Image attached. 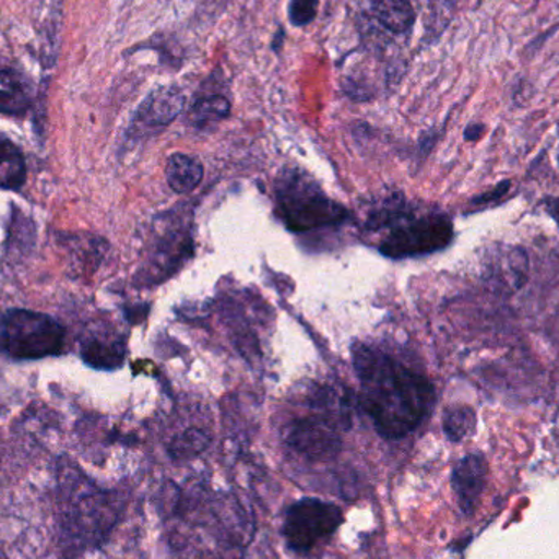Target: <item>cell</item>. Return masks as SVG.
I'll list each match as a JSON object with an SVG mask.
<instances>
[{
	"mask_svg": "<svg viewBox=\"0 0 559 559\" xmlns=\"http://www.w3.org/2000/svg\"><path fill=\"white\" fill-rule=\"evenodd\" d=\"M476 429V414L468 406H452L443 414V432L452 442H462Z\"/></svg>",
	"mask_w": 559,
	"mask_h": 559,
	"instance_id": "obj_16",
	"label": "cell"
},
{
	"mask_svg": "<svg viewBox=\"0 0 559 559\" xmlns=\"http://www.w3.org/2000/svg\"><path fill=\"white\" fill-rule=\"evenodd\" d=\"M61 522L59 535L66 558H75L92 545L100 544L115 521L114 506L105 492L78 489V498L61 489Z\"/></svg>",
	"mask_w": 559,
	"mask_h": 559,
	"instance_id": "obj_3",
	"label": "cell"
},
{
	"mask_svg": "<svg viewBox=\"0 0 559 559\" xmlns=\"http://www.w3.org/2000/svg\"><path fill=\"white\" fill-rule=\"evenodd\" d=\"M509 187H511V182H502L501 186L496 187V190L492 192L485 193V195L476 197L473 200V203L476 205H483V203L496 202V200L502 199V197L508 193Z\"/></svg>",
	"mask_w": 559,
	"mask_h": 559,
	"instance_id": "obj_19",
	"label": "cell"
},
{
	"mask_svg": "<svg viewBox=\"0 0 559 559\" xmlns=\"http://www.w3.org/2000/svg\"><path fill=\"white\" fill-rule=\"evenodd\" d=\"M32 107L28 87L25 81L10 69L0 71V114L9 117H22Z\"/></svg>",
	"mask_w": 559,
	"mask_h": 559,
	"instance_id": "obj_13",
	"label": "cell"
},
{
	"mask_svg": "<svg viewBox=\"0 0 559 559\" xmlns=\"http://www.w3.org/2000/svg\"><path fill=\"white\" fill-rule=\"evenodd\" d=\"M278 213L292 231L334 226L347 218L344 206L328 199L305 174L289 170L277 183Z\"/></svg>",
	"mask_w": 559,
	"mask_h": 559,
	"instance_id": "obj_4",
	"label": "cell"
},
{
	"mask_svg": "<svg viewBox=\"0 0 559 559\" xmlns=\"http://www.w3.org/2000/svg\"><path fill=\"white\" fill-rule=\"evenodd\" d=\"M210 443H212V437L205 430L192 427L170 442L169 455L174 460L195 459L209 449Z\"/></svg>",
	"mask_w": 559,
	"mask_h": 559,
	"instance_id": "obj_17",
	"label": "cell"
},
{
	"mask_svg": "<svg viewBox=\"0 0 559 559\" xmlns=\"http://www.w3.org/2000/svg\"><path fill=\"white\" fill-rule=\"evenodd\" d=\"M488 478V463L483 455H468L456 463L453 469L452 483L460 508L466 515L472 514L485 491Z\"/></svg>",
	"mask_w": 559,
	"mask_h": 559,
	"instance_id": "obj_8",
	"label": "cell"
},
{
	"mask_svg": "<svg viewBox=\"0 0 559 559\" xmlns=\"http://www.w3.org/2000/svg\"><path fill=\"white\" fill-rule=\"evenodd\" d=\"M285 29L280 26L277 33H275L274 41H272V49H274L275 52L282 51L283 43H285Z\"/></svg>",
	"mask_w": 559,
	"mask_h": 559,
	"instance_id": "obj_22",
	"label": "cell"
},
{
	"mask_svg": "<svg viewBox=\"0 0 559 559\" xmlns=\"http://www.w3.org/2000/svg\"><path fill=\"white\" fill-rule=\"evenodd\" d=\"M371 229H386L380 251L388 258L403 259L442 251L453 239L452 222L443 213H417L403 203L373 215Z\"/></svg>",
	"mask_w": 559,
	"mask_h": 559,
	"instance_id": "obj_2",
	"label": "cell"
},
{
	"mask_svg": "<svg viewBox=\"0 0 559 559\" xmlns=\"http://www.w3.org/2000/svg\"><path fill=\"white\" fill-rule=\"evenodd\" d=\"M186 108V95L176 85H164L144 98L138 108L136 120L150 128L173 123Z\"/></svg>",
	"mask_w": 559,
	"mask_h": 559,
	"instance_id": "obj_9",
	"label": "cell"
},
{
	"mask_svg": "<svg viewBox=\"0 0 559 559\" xmlns=\"http://www.w3.org/2000/svg\"><path fill=\"white\" fill-rule=\"evenodd\" d=\"M82 357L98 370H115L124 360V345L111 335L92 334L82 342Z\"/></svg>",
	"mask_w": 559,
	"mask_h": 559,
	"instance_id": "obj_10",
	"label": "cell"
},
{
	"mask_svg": "<svg viewBox=\"0 0 559 559\" xmlns=\"http://www.w3.org/2000/svg\"><path fill=\"white\" fill-rule=\"evenodd\" d=\"M25 157L13 141L0 134V189L16 190L25 183Z\"/></svg>",
	"mask_w": 559,
	"mask_h": 559,
	"instance_id": "obj_14",
	"label": "cell"
},
{
	"mask_svg": "<svg viewBox=\"0 0 559 559\" xmlns=\"http://www.w3.org/2000/svg\"><path fill=\"white\" fill-rule=\"evenodd\" d=\"M344 521L341 509L319 499H301L286 512L283 535L295 551H309L319 540L334 534Z\"/></svg>",
	"mask_w": 559,
	"mask_h": 559,
	"instance_id": "obj_6",
	"label": "cell"
},
{
	"mask_svg": "<svg viewBox=\"0 0 559 559\" xmlns=\"http://www.w3.org/2000/svg\"><path fill=\"white\" fill-rule=\"evenodd\" d=\"M286 443L308 460H331L342 450L337 426L324 417H308L292 424Z\"/></svg>",
	"mask_w": 559,
	"mask_h": 559,
	"instance_id": "obj_7",
	"label": "cell"
},
{
	"mask_svg": "<svg viewBox=\"0 0 559 559\" xmlns=\"http://www.w3.org/2000/svg\"><path fill=\"white\" fill-rule=\"evenodd\" d=\"M352 360L361 383V406L381 437L403 439L429 416L436 391L427 378L364 344L354 345Z\"/></svg>",
	"mask_w": 559,
	"mask_h": 559,
	"instance_id": "obj_1",
	"label": "cell"
},
{
	"mask_svg": "<svg viewBox=\"0 0 559 559\" xmlns=\"http://www.w3.org/2000/svg\"><path fill=\"white\" fill-rule=\"evenodd\" d=\"M319 0H289L288 19L292 25L306 26L318 16Z\"/></svg>",
	"mask_w": 559,
	"mask_h": 559,
	"instance_id": "obj_18",
	"label": "cell"
},
{
	"mask_svg": "<svg viewBox=\"0 0 559 559\" xmlns=\"http://www.w3.org/2000/svg\"><path fill=\"white\" fill-rule=\"evenodd\" d=\"M229 114H231V104L228 98L223 95H210V97L200 98L190 108L189 118L197 128H205L209 124L226 120Z\"/></svg>",
	"mask_w": 559,
	"mask_h": 559,
	"instance_id": "obj_15",
	"label": "cell"
},
{
	"mask_svg": "<svg viewBox=\"0 0 559 559\" xmlns=\"http://www.w3.org/2000/svg\"><path fill=\"white\" fill-rule=\"evenodd\" d=\"M166 179L179 195L192 192L203 179V164L189 154H173L167 160Z\"/></svg>",
	"mask_w": 559,
	"mask_h": 559,
	"instance_id": "obj_12",
	"label": "cell"
},
{
	"mask_svg": "<svg viewBox=\"0 0 559 559\" xmlns=\"http://www.w3.org/2000/svg\"><path fill=\"white\" fill-rule=\"evenodd\" d=\"M545 205H547V212L550 213L551 218H554L559 226V199H548Z\"/></svg>",
	"mask_w": 559,
	"mask_h": 559,
	"instance_id": "obj_21",
	"label": "cell"
},
{
	"mask_svg": "<svg viewBox=\"0 0 559 559\" xmlns=\"http://www.w3.org/2000/svg\"><path fill=\"white\" fill-rule=\"evenodd\" d=\"M371 13L388 32L403 35L416 23L413 0H370Z\"/></svg>",
	"mask_w": 559,
	"mask_h": 559,
	"instance_id": "obj_11",
	"label": "cell"
},
{
	"mask_svg": "<svg viewBox=\"0 0 559 559\" xmlns=\"http://www.w3.org/2000/svg\"><path fill=\"white\" fill-rule=\"evenodd\" d=\"M64 337V329L58 321L26 309L7 312L0 329L3 350L19 360H36L61 354Z\"/></svg>",
	"mask_w": 559,
	"mask_h": 559,
	"instance_id": "obj_5",
	"label": "cell"
},
{
	"mask_svg": "<svg viewBox=\"0 0 559 559\" xmlns=\"http://www.w3.org/2000/svg\"><path fill=\"white\" fill-rule=\"evenodd\" d=\"M485 133V127L479 123L469 124L465 130V140L466 141H478L479 138Z\"/></svg>",
	"mask_w": 559,
	"mask_h": 559,
	"instance_id": "obj_20",
	"label": "cell"
}]
</instances>
